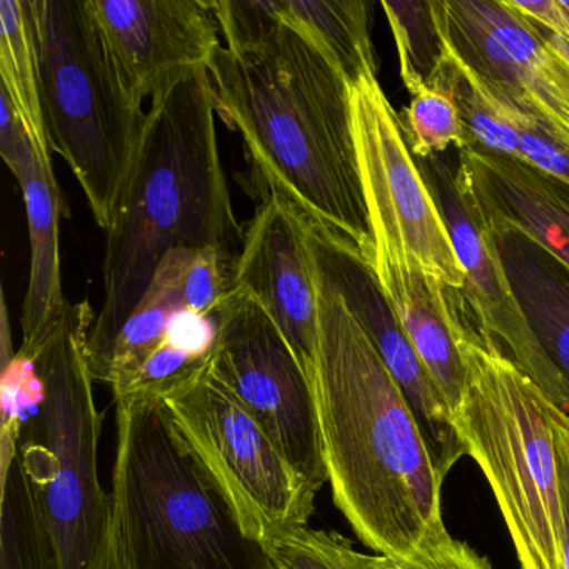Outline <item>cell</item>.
I'll return each mask as SVG.
<instances>
[{
    "label": "cell",
    "mask_w": 569,
    "mask_h": 569,
    "mask_svg": "<svg viewBox=\"0 0 569 569\" xmlns=\"http://www.w3.org/2000/svg\"><path fill=\"white\" fill-rule=\"evenodd\" d=\"M219 116L239 132L252 176L309 224L371 264L375 236L352 132L351 88L291 26L244 51L222 46L209 68Z\"/></svg>",
    "instance_id": "cell-1"
},
{
    "label": "cell",
    "mask_w": 569,
    "mask_h": 569,
    "mask_svg": "<svg viewBox=\"0 0 569 569\" xmlns=\"http://www.w3.org/2000/svg\"><path fill=\"white\" fill-rule=\"evenodd\" d=\"M316 278L312 385L332 499L368 548L408 558L445 528V479L371 339L318 269Z\"/></svg>",
    "instance_id": "cell-2"
},
{
    "label": "cell",
    "mask_w": 569,
    "mask_h": 569,
    "mask_svg": "<svg viewBox=\"0 0 569 569\" xmlns=\"http://www.w3.org/2000/svg\"><path fill=\"white\" fill-rule=\"evenodd\" d=\"M218 116L208 69L184 72L152 96L138 159L106 231L104 299L88 342L91 375L169 251L241 249L244 231L219 156Z\"/></svg>",
    "instance_id": "cell-3"
},
{
    "label": "cell",
    "mask_w": 569,
    "mask_h": 569,
    "mask_svg": "<svg viewBox=\"0 0 569 569\" xmlns=\"http://www.w3.org/2000/svg\"><path fill=\"white\" fill-rule=\"evenodd\" d=\"M116 422L111 526L129 569H268L164 402H116Z\"/></svg>",
    "instance_id": "cell-4"
},
{
    "label": "cell",
    "mask_w": 569,
    "mask_h": 569,
    "mask_svg": "<svg viewBox=\"0 0 569 569\" xmlns=\"http://www.w3.org/2000/svg\"><path fill=\"white\" fill-rule=\"evenodd\" d=\"M468 369L456 431L491 486L521 569H562L565 512L549 399L458 301Z\"/></svg>",
    "instance_id": "cell-5"
},
{
    "label": "cell",
    "mask_w": 569,
    "mask_h": 569,
    "mask_svg": "<svg viewBox=\"0 0 569 569\" xmlns=\"http://www.w3.org/2000/svg\"><path fill=\"white\" fill-rule=\"evenodd\" d=\"M49 144L108 231L144 138V99L129 86L92 0H29Z\"/></svg>",
    "instance_id": "cell-6"
},
{
    "label": "cell",
    "mask_w": 569,
    "mask_h": 569,
    "mask_svg": "<svg viewBox=\"0 0 569 569\" xmlns=\"http://www.w3.org/2000/svg\"><path fill=\"white\" fill-rule=\"evenodd\" d=\"M94 319L88 301L69 302L34 352H16L32 361L41 389L18 452L41 492L62 569L91 568L111 525V495L98 469L104 415L96 406L88 359Z\"/></svg>",
    "instance_id": "cell-7"
},
{
    "label": "cell",
    "mask_w": 569,
    "mask_h": 569,
    "mask_svg": "<svg viewBox=\"0 0 569 569\" xmlns=\"http://www.w3.org/2000/svg\"><path fill=\"white\" fill-rule=\"evenodd\" d=\"M162 402L249 538L262 545L281 529L308 526L316 492L211 369Z\"/></svg>",
    "instance_id": "cell-8"
},
{
    "label": "cell",
    "mask_w": 569,
    "mask_h": 569,
    "mask_svg": "<svg viewBox=\"0 0 569 569\" xmlns=\"http://www.w3.org/2000/svg\"><path fill=\"white\" fill-rule=\"evenodd\" d=\"M212 375L266 429L312 491L328 482L315 385L271 316L234 289L218 312Z\"/></svg>",
    "instance_id": "cell-9"
},
{
    "label": "cell",
    "mask_w": 569,
    "mask_h": 569,
    "mask_svg": "<svg viewBox=\"0 0 569 569\" xmlns=\"http://www.w3.org/2000/svg\"><path fill=\"white\" fill-rule=\"evenodd\" d=\"M351 114L375 248L412 256L449 289L461 292L465 271L445 219L378 78L362 79L351 88Z\"/></svg>",
    "instance_id": "cell-10"
},
{
    "label": "cell",
    "mask_w": 569,
    "mask_h": 569,
    "mask_svg": "<svg viewBox=\"0 0 569 569\" xmlns=\"http://www.w3.org/2000/svg\"><path fill=\"white\" fill-rule=\"evenodd\" d=\"M452 54L486 91L569 151V62L508 0H439Z\"/></svg>",
    "instance_id": "cell-11"
},
{
    "label": "cell",
    "mask_w": 569,
    "mask_h": 569,
    "mask_svg": "<svg viewBox=\"0 0 569 569\" xmlns=\"http://www.w3.org/2000/svg\"><path fill=\"white\" fill-rule=\"evenodd\" d=\"M309 246L319 274L336 289L365 329L415 415L439 476L466 456L452 412L431 372L416 352L365 256L338 236L308 222Z\"/></svg>",
    "instance_id": "cell-12"
},
{
    "label": "cell",
    "mask_w": 569,
    "mask_h": 569,
    "mask_svg": "<svg viewBox=\"0 0 569 569\" xmlns=\"http://www.w3.org/2000/svg\"><path fill=\"white\" fill-rule=\"evenodd\" d=\"M416 162L445 219L456 258L465 271V288L458 295L466 311L538 386L545 375L541 349L516 301L491 228L446 159L431 156L416 159Z\"/></svg>",
    "instance_id": "cell-13"
},
{
    "label": "cell",
    "mask_w": 569,
    "mask_h": 569,
    "mask_svg": "<svg viewBox=\"0 0 569 569\" xmlns=\"http://www.w3.org/2000/svg\"><path fill=\"white\" fill-rule=\"evenodd\" d=\"M232 281L271 316L312 378L319 308L308 221L279 196H266L249 222Z\"/></svg>",
    "instance_id": "cell-14"
},
{
    "label": "cell",
    "mask_w": 569,
    "mask_h": 569,
    "mask_svg": "<svg viewBox=\"0 0 569 569\" xmlns=\"http://www.w3.org/2000/svg\"><path fill=\"white\" fill-rule=\"evenodd\" d=\"M92 6L129 86L142 99L184 72L209 71L222 48L211 0H92Z\"/></svg>",
    "instance_id": "cell-15"
},
{
    "label": "cell",
    "mask_w": 569,
    "mask_h": 569,
    "mask_svg": "<svg viewBox=\"0 0 569 569\" xmlns=\"http://www.w3.org/2000/svg\"><path fill=\"white\" fill-rule=\"evenodd\" d=\"M459 184L492 231L515 229L569 268V186L482 149H458Z\"/></svg>",
    "instance_id": "cell-16"
},
{
    "label": "cell",
    "mask_w": 569,
    "mask_h": 569,
    "mask_svg": "<svg viewBox=\"0 0 569 569\" xmlns=\"http://www.w3.org/2000/svg\"><path fill=\"white\" fill-rule=\"evenodd\" d=\"M371 268L409 341L425 362L452 415L468 382L459 348L456 291L412 256L376 246Z\"/></svg>",
    "instance_id": "cell-17"
},
{
    "label": "cell",
    "mask_w": 569,
    "mask_h": 569,
    "mask_svg": "<svg viewBox=\"0 0 569 569\" xmlns=\"http://www.w3.org/2000/svg\"><path fill=\"white\" fill-rule=\"evenodd\" d=\"M492 234L516 301L541 349L545 375L538 388L569 412V268L522 232L501 229Z\"/></svg>",
    "instance_id": "cell-18"
},
{
    "label": "cell",
    "mask_w": 569,
    "mask_h": 569,
    "mask_svg": "<svg viewBox=\"0 0 569 569\" xmlns=\"http://www.w3.org/2000/svg\"><path fill=\"white\" fill-rule=\"evenodd\" d=\"M14 178L24 196L31 241V272L22 306L19 355H31L48 338L69 301L62 291L59 219L62 201L54 166L42 162L34 144L22 156Z\"/></svg>",
    "instance_id": "cell-19"
},
{
    "label": "cell",
    "mask_w": 569,
    "mask_h": 569,
    "mask_svg": "<svg viewBox=\"0 0 569 569\" xmlns=\"http://www.w3.org/2000/svg\"><path fill=\"white\" fill-rule=\"evenodd\" d=\"M192 249L176 248L162 259L151 284L126 319L104 361L92 371L94 381L114 386L134 372L166 341L171 319L182 309H188L184 279Z\"/></svg>",
    "instance_id": "cell-20"
},
{
    "label": "cell",
    "mask_w": 569,
    "mask_h": 569,
    "mask_svg": "<svg viewBox=\"0 0 569 569\" xmlns=\"http://www.w3.org/2000/svg\"><path fill=\"white\" fill-rule=\"evenodd\" d=\"M282 22L301 32L355 88L378 78L371 4L365 0H276Z\"/></svg>",
    "instance_id": "cell-21"
},
{
    "label": "cell",
    "mask_w": 569,
    "mask_h": 569,
    "mask_svg": "<svg viewBox=\"0 0 569 569\" xmlns=\"http://www.w3.org/2000/svg\"><path fill=\"white\" fill-rule=\"evenodd\" d=\"M0 569H62L38 486L16 452L2 468Z\"/></svg>",
    "instance_id": "cell-22"
},
{
    "label": "cell",
    "mask_w": 569,
    "mask_h": 569,
    "mask_svg": "<svg viewBox=\"0 0 569 569\" xmlns=\"http://www.w3.org/2000/svg\"><path fill=\"white\" fill-rule=\"evenodd\" d=\"M0 89L11 98L42 162L52 166L29 0L0 2Z\"/></svg>",
    "instance_id": "cell-23"
},
{
    "label": "cell",
    "mask_w": 569,
    "mask_h": 569,
    "mask_svg": "<svg viewBox=\"0 0 569 569\" xmlns=\"http://www.w3.org/2000/svg\"><path fill=\"white\" fill-rule=\"evenodd\" d=\"M385 9L398 49L399 72L409 94L438 89L449 62L439 0L386 2Z\"/></svg>",
    "instance_id": "cell-24"
},
{
    "label": "cell",
    "mask_w": 569,
    "mask_h": 569,
    "mask_svg": "<svg viewBox=\"0 0 569 569\" xmlns=\"http://www.w3.org/2000/svg\"><path fill=\"white\" fill-rule=\"evenodd\" d=\"M268 569H391L395 558L365 555L338 532L292 526L264 542Z\"/></svg>",
    "instance_id": "cell-25"
},
{
    "label": "cell",
    "mask_w": 569,
    "mask_h": 569,
    "mask_svg": "<svg viewBox=\"0 0 569 569\" xmlns=\"http://www.w3.org/2000/svg\"><path fill=\"white\" fill-rule=\"evenodd\" d=\"M211 355L179 348L166 339L134 372L111 386L116 402H162L201 378Z\"/></svg>",
    "instance_id": "cell-26"
},
{
    "label": "cell",
    "mask_w": 569,
    "mask_h": 569,
    "mask_svg": "<svg viewBox=\"0 0 569 569\" xmlns=\"http://www.w3.org/2000/svg\"><path fill=\"white\" fill-rule=\"evenodd\" d=\"M399 118L406 141L416 159L442 154L449 146H456V149L469 148L468 132L458 104L442 89L415 96Z\"/></svg>",
    "instance_id": "cell-27"
},
{
    "label": "cell",
    "mask_w": 569,
    "mask_h": 569,
    "mask_svg": "<svg viewBox=\"0 0 569 569\" xmlns=\"http://www.w3.org/2000/svg\"><path fill=\"white\" fill-rule=\"evenodd\" d=\"M486 89V88H485ZM499 102V101H498ZM501 104V102H499ZM516 128L515 146L508 158L531 166L569 186V151L549 139L531 119L501 104Z\"/></svg>",
    "instance_id": "cell-28"
},
{
    "label": "cell",
    "mask_w": 569,
    "mask_h": 569,
    "mask_svg": "<svg viewBox=\"0 0 569 569\" xmlns=\"http://www.w3.org/2000/svg\"><path fill=\"white\" fill-rule=\"evenodd\" d=\"M391 569H492L488 558L465 541L452 538L448 529L431 532L408 558H395Z\"/></svg>",
    "instance_id": "cell-29"
},
{
    "label": "cell",
    "mask_w": 569,
    "mask_h": 569,
    "mask_svg": "<svg viewBox=\"0 0 569 569\" xmlns=\"http://www.w3.org/2000/svg\"><path fill=\"white\" fill-rule=\"evenodd\" d=\"M31 146L21 116L16 111L11 98L0 89V154L12 174L18 172L22 156Z\"/></svg>",
    "instance_id": "cell-30"
},
{
    "label": "cell",
    "mask_w": 569,
    "mask_h": 569,
    "mask_svg": "<svg viewBox=\"0 0 569 569\" xmlns=\"http://www.w3.org/2000/svg\"><path fill=\"white\" fill-rule=\"evenodd\" d=\"M558 449L559 481H561L562 512H565V558L562 569H569V416L549 401Z\"/></svg>",
    "instance_id": "cell-31"
},
{
    "label": "cell",
    "mask_w": 569,
    "mask_h": 569,
    "mask_svg": "<svg viewBox=\"0 0 569 569\" xmlns=\"http://www.w3.org/2000/svg\"><path fill=\"white\" fill-rule=\"evenodd\" d=\"M16 352L12 349L11 326H9L8 305L2 296V368L14 359Z\"/></svg>",
    "instance_id": "cell-32"
},
{
    "label": "cell",
    "mask_w": 569,
    "mask_h": 569,
    "mask_svg": "<svg viewBox=\"0 0 569 569\" xmlns=\"http://www.w3.org/2000/svg\"><path fill=\"white\" fill-rule=\"evenodd\" d=\"M536 28H538L541 38L548 42L549 48H551L552 51L558 52V54L561 56L565 61L569 62V41L559 38V36L552 34V32L546 31V29L541 28V26L536 24Z\"/></svg>",
    "instance_id": "cell-33"
},
{
    "label": "cell",
    "mask_w": 569,
    "mask_h": 569,
    "mask_svg": "<svg viewBox=\"0 0 569 569\" xmlns=\"http://www.w3.org/2000/svg\"><path fill=\"white\" fill-rule=\"evenodd\" d=\"M562 9H565L566 18H568L569 22V2L568 0H561Z\"/></svg>",
    "instance_id": "cell-34"
},
{
    "label": "cell",
    "mask_w": 569,
    "mask_h": 569,
    "mask_svg": "<svg viewBox=\"0 0 569 569\" xmlns=\"http://www.w3.org/2000/svg\"><path fill=\"white\" fill-rule=\"evenodd\" d=\"M565 412H566V411H565ZM566 415H568V416H569V412H566Z\"/></svg>",
    "instance_id": "cell-35"
}]
</instances>
